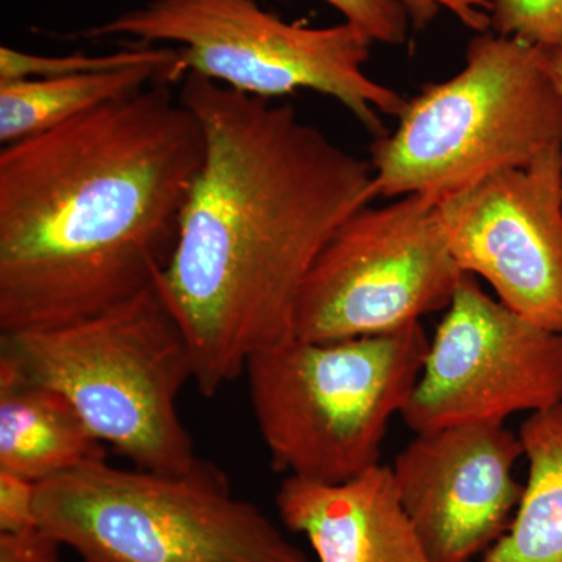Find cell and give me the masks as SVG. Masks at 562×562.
Wrapping results in <instances>:
<instances>
[{"label":"cell","mask_w":562,"mask_h":562,"mask_svg":"<svg viewBox=\"0 0 562 562\" xmlns=\"http://www.w3.org/2000/svg\"><path fill=\"white\" fill-rule=\"evenodd\" d=\"M0 361L65 395L135 468L190 473L209 462L195 453L177 408L194 380V358L157 283L85 319L2 333Z\"/></svg>","instance_id":"obj_3"},{"label":"cell","mask_w":562,"mask_h":562,"mask_svg":"<svg viewBox=\"0 0 562 562\" xmlns=\"http://www.w3.org/2000/svg\"><path fill=\"white\" fill-rule=\"evenodd\" d=\"M430 339L419 324L338 341L292 338L251 355V409L276 471L349 482L380 464L395 414L408 405Z\"/></svg>","instance_id":"obj_5"},{"label":"cell","mask_w":562,"mask_h":562,"mask_svg":"<svg viewBox=\"0 0 562 562\" xmlns=\"http://www.w3.org/2000/svg\"><path fill=\"white\" fill-rule=\"evenodd\" d=\"M491 32L541 49H562V0H486Z\"/></svg>","instance_id":"obj_18"},{"label":"cell","mask_w":562,"mask_h":562,"mask_svg":"<svg viewBox=\"0 0 562 562\" xmlns=\"http://www.w3.org/2000/svg\"><path fill=\"white\" fill-rule=\"evenodd\" d=\"M276 503L281 522L308 539L319 562H435L403 508L390 465L339 484L286 476Z\"/></svg>","instance_id":"obj_12"},{"label":"cell","mask_w":562,"mask_h":562,"mask_svg":"<svg viewBox=\"0 0 562 562\" xmlns=\"http://www.w3.org/2000/svg\"><path fill=\"white\" fill-rule=\"evenodd\" d=\"M80 36L172 44L183 77L199 74L244 94L330 95L375 139L387 135L382 114L398 117L408 102L366 74L373 40L361 27L349 21L303 27L257 0H147Z\"/></svg>","instance_id":"obj_7"},{"label":"cell","mask_w":562,"mask_h":562,"mask_svg":"<svg viewBox=\"0 0 562 562\" xmlns=\"http://www.w3.org/2000/svg\"><path fill=\"white\" fill-rule=\"evenodd\" d=\"M542 63L562 92V49H542Z\"/></svg>","instance_id":"obj_22"},{"label":"cell","mask_w":562,"mask_h":562,"mask_svg":"<svg viewBox=\"0 0 562 562\" xmlns=\"http://www.w3.org/2000/svg\"><path fill=\"white\" fill-rule=\"evenodd\" d=\"M36 514L80 562H310L211 462L168 473L91 461L40 483Z\"/></svg>","instance_id":"obj_6"},{"label":"cell","mask_w":562,"mask_h":562,"mask_svg":"<svg viewBox=\"0 0 562 562\" xmlns=\"http://www.w3.org/2000/svg\"><path fill=\"white\" fill-rule=\"evenodd\" d=\"M528 480L512 524L483 562H562V403L519 430Z\"/></svg>","instance_id":"obj_14"},{"label":"cell","mask_w":562,"mask_h":562,"mask_svg":"<svg viewBox=\"0 0 562 562\" xmlns=\"http://www.w3.org/2000/svg\"><path fill=\"white\" fill-rule=\"evenodd\" d=\"M180 77L177 66L139 65L79 76L0 81V143L7 146L29 138L151 83H171Z\"/></svg>","instance_id":"obj_15"},{"label":"cell","mask_w":562,"mask_h":562,"mask_svg":"<svg viewBox=\"0 0 562 562\" xmlns=\"http://www.w3.org/2000/svg\"><path fill=\"white\" fill-rule=\"evenodd\" d=\"M462 277L441 199L408 194L364 206L331 236L303 281L294 336L322 342L402 330L447 310Z\"/></svg>","instance_id":"obj_8"},{"label":"cell","mask_w":562,"mask_h":562,"mask_svg":"<svg viewBox=\"0 0 562 562\" xmlns=\"http://www.w3.org/2000/svg\"><path fill=\"white\" fill-rule=\"evenodd\" d=\"M105 458L65 395L0 361V471L40 484Z\"/></svg>","instance_id":"obj_13"},{"label":"cell","mask_w":562,"mask_h":562,"mask_svg":"<svg viewBox=\"0 0 562 562\" xmlns=\"http://www.w3.org/2000/svg\"><path fill=\"white\" fill-rule=\"evenodd\" d=\"M36 494L38 484L0 471V532L27 535L41 528Z\"/></svg>","instance_id":"obj_19"},{"label":"cell","mask_w":562,"mask_h":562,"mask_svg":"<svg viewBox=\"0 0 562 562\" xmlns=\"http://www.w3.org/2000/svg\"><path fill=\"white\" fill-rule=\"evenodd\" d=\"M344 20L368 33L373 43L401 46L408 38L409 24L430 25L442 9L452 11L449 0H325Z\"/></svg>","instance_id":"obj_17"},{"label":"cell","mask_w":562,"mask_h":562,"mask_svg":"<svg viewBox=\"0 0 562 562\" xmlns=\"http://www.w3.org/2000/svg\"><path fill=\"white\" fill-rule=\"evenodd\" d=\"M452 13L471 31L487 32L491 29L486 0H449Z\"/></svg>","instance_id":"obj_21"},{"label":"cell","mask_w":562,"mask_h":562,"mask_svg":"<svg viewBox=\"0 0 562 562\" xmlns=\"http://www.w3.org/2000/svg\"><path fill=\"white\" fill-rule=\"evenodd\" d=\"M139 65H171L180 69L179 50L176 47H151V44H147L146 47L103 55L72 54L54 57L29 54L13 47H0V81L79 76Z\"/></svg>","instance_id":"obj_16"},{"label":"cell","mask_w":562,"mask_h":562,"mask_svg":"<svg viewBox=\"0 0 562 562\" xmlns=\"http://www.w3.org/2000/svg\"><path fill=\"white\" fill-rule=\"evenodd\" d=\"M562 149V92L541 47L476 33L464 68L406 102L394 133L372 143L376 194L446 199Z\"/></svg>","instance_id":"obj_4"},{"label":"cell","mask_w":562,"mask_h":562,"mask_svg":"<svg viewBox=\"0 0 562 562\" xmlns=\"http://www.w3.org/2000/svg\"><path fill=\"white\" fill-rule=\"evenodd\" d=\"M60 543L43 528L27 535L0 532V562H60Z\"/></svg>","instance_id":"obj_20"},{"label":"cell","mask_w":562,"mask_h":562,"mask_svg":"<svg viewBox=\"0 0 562 562\" xmlns=\"http://www.w3.org/2000/svg\"><path fill=\"white\" fill-rule=\"evenodd\" d=\"M520 436L505 424L417 432L391 465L403 508L435 562H471L512 524L524 486Z\"/></svg>","instance_id":"obj_11"},{"label":"cell","mask_w":562,"mask_h":562,"mask_svg":"<svg viewBox=\"0 0 562 562\" xmlns=\"http://www.w3.org/2000/svg\"><path fill=\"white\" fill-rule=\"evenodd\" d=\"M179 98L201 121L205 155L157 286L190 341L194 382L211 397L251 355L294 336L314 261L379 194L371 161L290 103L199 74L183 77Z\"/></svg>","instance_id":"obj_1"},{"label":"cell","mask_w":562,"mask_h":562,"mask_svg":"<svg viewBox=\"0 0 562 562\" xmlns=\"http://www.w3.org/2000/svg\"><path fill=\"white\" fill-rule=\"evenodd\" d=\"M441 213L462 272L486 280L513 312L562 333V149L442 199Z\"/></svg>","instance_id":"obj_10"},{"label":"cell","mask_w":562,"mask_h":562,"mask_svg":"<svg viewBox=\"0 0 562 562\" xmlns=\"http://www.w3.org/2000/svg\"><path fill=\"white\" fill-rule=\"evenodd\" d=\"M402 417L414 432L505 424L562 403V333L494 301L464 273Z\"/></svg>","instance_id":"obj_9"},{"label":"cell","mask_w":562,"mask_h":562,"mask_svg":"<svg viewBox=\"0 0 562 562\" xmlns=\"http://www.w3.org/2000/svg\"><path fill=\"white\" fill-rule=\"evenodd\" d=\"M203 155L169 81L3 146L0 330L70 324L157 283Z\"/></svg>","instance_id":"obj_2"}]
</instances>
